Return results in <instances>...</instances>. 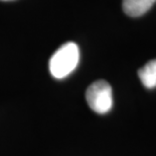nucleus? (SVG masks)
<instances>
[{
    "label": "nucleus",
    "instance_id": "obj_4",
    "mask_svg": "<svg viewBox=\"0 0 156 156\" xmlns=\"http://www.w3.org/2000/svg\"><path fill=\"white\" fill-rule=\"evenodd\" d=\"M138 76L145 87H156V59L149 61L138 71Z\"/></svg>",
    "mask_w": 156,
    "mask_h": 156
},
{
    "label": "nucleus",
    "instance_id": "obj_2",
    "mask_svg": "<svg viewBox=\"0 0 156 156\" xmlns=\"http://www.w3.org/2000/svg\"><path fill=\"white\" fill-rule=\"evenodd\" d=\"M86 99L95 112L106 114L112 108L113 94L112 87L106 80H97L93 82L86 91Z\"/></svg>",
    "mask_w": 156,
    "mask_h": 156
},
{
    "label": "nucleus",
    "instance_id": "obj_3",
    "mask_svg": "<svg viewBox=\"0 0 156 156\" xmlns=\"http://www.w3.org/2000/svg\"><path fill=\"white\" fill-rule=\"evenodd\" d=\"M156 0H123V10L131 17H138L147 12Z\"/></svg>",
    "mask_w": 156,
    "mask_h": 156
},
{
    "label": "nucleus",
    "instance_id": "obj_1",
    "mask_svg": "<svg viewBox=\"0 0 156 156\" xmlns=\"http://www.w3.org/2000/svg\"><path fill=\"white\" fill-rule=\"evenodd\" d=\"M80 60V51L77 44L66 43L59 47L49 60V71L58 79L67 77L76 69Z\"/></svg>",
    "mask_w": 156,
    "mask_h": 156
}]
</instances>
